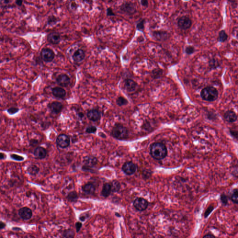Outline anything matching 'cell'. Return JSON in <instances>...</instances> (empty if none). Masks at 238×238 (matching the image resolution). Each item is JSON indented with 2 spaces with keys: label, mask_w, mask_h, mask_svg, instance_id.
Returning <instances> with one entry per match:
<instances>
[{
  "label": "cell",
  "mask_w": 238,
  "mask_h": 238,
  "mask_svg": "<svg viewBox=\"0 0 238 238\" xmlns=\"http://www.w3.org/2000/svg\"><path fill=\"white\" fill-rule=\"evenodd\" d=\"M61 40L60 34L59 33L53 32L49 34L47 36V40L50 43L56 45L60 42Z\"/></svg>",
  "instance_id": "8fae6325"
},
{
  "label": "cell",
  "mask_w": 238,
  "mask_h": 238,
  "mask_svg": "<svg viewBox=\"0 0 238 238\" xmlns=\"http://www.w3.org/2000/svg\"><path fill=\"white\" fill-rule=\"evenodd\" d=\"M56 81L59 85L63 87H66L70 84V79L67 75L61 74L57 77Z\"/></svg>",
  "instance_id": "9c48e42d"
},
{
  "label": "cell",
  "mask_w": 238,
  "mask_h": 238,
  "mask_svg": "<svg viewBox=\"0 0 238 238\" xmlns=\"http://www.w3.org/2000/svg\"><path fill=\"white\" fill-rule=\"evenodd\" d=\"M85 57V53L82 49H78L73 54L72 58L74 61L80 62L82 61Z\"/></svg>",
  "instance_id": "9a60e30c"
},
{
  "label": "cell",
  "mask_w": 238,
  "mask_h": 238,
  "mask_svg": "<svg viewBox=\"0 0 238 238\" xmlns=\"http://www.w3.org/2000/svg\"><path fill=\"white\" fill-rule=\"evenodd\" d=\"M218 91L216 88L211 86L205 87L200 93L201 98L208 102H214L218 97Z\"/></svg>",
  "instance_id": "7a4b0ae2"
},
{
  "label": "cell",
  "mask_w": 238,
  "mask_h": 238,
  "mask_svg": "<svg viewBox=\"0 0 238 238\" xmlns=\"http://www.w3.org/2000/svg\"><path fill=\"white\" fill-rule=\"evenodd\" d=\"M78 115L80 118H82L83 117L84 114L82 113H79Z\"/></svg>",
  "instance_id": "bcb514c9"
},
{
  "label": "cell",
  "mask_w": 238,
  "mask_h": 238,
  "mask_svg": "<svg viewBox=\"0 0 238 238\" xmlns=\"http://www.w3.org/2000/svg\"><path fill=\"white\" fill-rule=\"evenodd\" d=\"M124 83L125 88L129 92H133L136 87L137 83L134 80L127 79L125 80Z\"/></svg>",
  "instance_id": "ffe728a7"
},
{
  "label": "cell",
  "mask_w": 238,
  "mask_h": 238,
  "mask_svg": "<svg viewBox=\"0 0 238 238\" xmlns=\"http://www.w3.org/2000/svg\"><path fill=\"white\" fill-rule=\"evenodd\" d=\"M122 170L128 175H132L135 172L136 167L131 162L125 163L122 167Z\"/></svg>",
  "instance_id": "30bf717a"
},
{
  "label": "cell",
  "mask_w": 238,
  "mask_h": 238,
  "mask_svg": "<svg viewBox=\"0 0 238 238\" xmlns=\"http://www.w3.org/2000/svg\"><path fill=\"white\" fill-rule=\"evenodd\" d=\"M107 14L108 16H113L115 15L112 9L111 8H108L107 10Z\"/></svg>",
  "instance_id": "f35d334b"
},
{
  "label": "cell",
  "mask_w": 238,
  "mask_h": 238,
  "mask_svg": "<svg viewBox=\"0 0 238 238\" xmlns=\"http://www.w3.org/2000/svg\"><path fill=\"white\" fill-rule=\"evenodd\" d=\"M83 162L84 165L82 167V169L85 171H87L97 164V160L94 157L87 156L84 159Z\"/></svg>",
  "instance_id": "8992f818"
},
{
  "label": "cell",
  "mask_w": 238,
  "mask_h": 238,
  "mask_svg": "<svg viewBox=\"0 0 238 238\" xmlns=\"http://www.w3.org/2000/svg\"><path fill=\"white\" fill-rule=\"evenodd\" d=\"M128 132L125 127L121 125H116L113 129L112 134L118 139H124L128 136Z\"/></svg>",
  "instance_id": "3957f363"
},
{
  "label": "cell",
  "mask_w": 238,
  "mask_h": 238,
  "mask_svg": "<svg viewBox=\"0 0 238 238\" xmlns=\"http://www.w3.org/2000/svg\"><path fill=\"white\" fill-rule=\"evenodd\" d=\"M144 24H145V20H143L142 21H140V23L137 25V28L138 29L141 30H143L144 28Z\"/></svg>",
  "instance_id": "d590c367"
},
{
  "label": "cell",
  "mask_w": 238,
  "mask_h": 238,
  "mask_svg": "<svg viewBox=\"0 0 238 238\" xmlns=\"http://www.w3.org/2000/svg\"><path fill=\"white\" fill-rule=\"evenodd\" d=\"M82 190L85 193L87 194H92L94 193L95 188L93 184L88 183L83 186Z\"/></svg>",
  "instance_id": "44dd1931"
},
{
  "label": "cell",
  "mask_w": 238,
  "mask_h": 238,
  "mask_svg": "<svg viewBox=\"0 0 238 238\" xmlns=\"http://www.w3.org/2000/svg\"><path fill=\"white\" fill-rule=\"evenodd\" d=\"M97 131V128L94 126H90L87 128L86 132L88 134H93L95 133Z\"/></svg>",
  "instance_id": "1f68e13d"
},
{
  "label": "cell",
  "mask_w": 238,
  "mask_h": 238,
  "mask_svg": "<svg viewBox=\"0 0 238 238\" xmlns=\"http://www.w3.org/2000/svg\"><path fill=\"white\" fill-rule=\"evenodd\" d=\"M195 50L194 48L192 46H188L186 48L185 52L188 55H191L194 53Z\"/></svg>",
  "instance_id": "836d02e7"
},
{
  "label": "cell",
  "mask_w": 238,
  "mask_h": 238,
  "mask_svg": "<svg viewBox=\"0 0 238 238\" xmlns=\"http://www.w3.org/2000/svg\"><path fill=\"white\" fill-rule=\"evenodd\" d=\"M203 238H215V237L213 235L208 234V235L204 236Z\"/></svg>",
  "instance_id": "7bdbcfd3"
},
{
  "label": "cell",
  "mask_w": 238,
  "mask_h": 238,
  "mask_svg": "<svg viewBox=\"0 0 238 238\" xmlns=\"http://www.w3.org/2000/svg\"><path fill=\"white\" fill-rule=\"evenodd\" d=\"M150 154L154 159L161 160L166 156L167 149L162 143H154L151 145L150 148Z\"/></svg>",
  "instance_id": "6da1fadb"
},
{
  "label": "cell",
  "mask_w": 238,
  "mask_h": 238,
  "mask_svg": "<svg viewBox=\"0 0 238 238\" xmlns=\"http://www.w3.org/2000/svg\"><path fill=\"white\" fill-rule=\"evenodd\" d=\"M228 35L224 30L220 31L219 34L218 40L221 42H224L227 40Z\"/></svg>",
  "instance_id": "d4e9b609"
},
{
  "label": "cell",
  "mask_w": 238,
  "mask_h": 238,
  "mask_svg": "<svg viewBox=\"0 0 238 238\" xmlns=\"http://www.w3.org/2000/svg\"><path fill=\"white\" fill-rule=\"evenodd\" d=\"M47 154L46 149L41 146L36 147L34 151V155L37 159H44L47 156Z\"/></svg>",
  "instance_id": "e0dca14e"
},
{
  "label": "cell",
  "mask_w": 238,
  "mask_h": 238,
  "mask_svg": "<svg viewBox=\"0 0 238 238\" xmlns=\"http://www.w3.org/2000/svg\"><path fill=\"white\" fill-rule=\"evenodd\" d=\"M19 216L23 219L28 220L32 216V211L30 209L27 207H24L20 209L18 212Z\"/></svg>",
  "instance_id": "7c38bea8"
},
{
  "label": "cell",
  "mask_w": 238,
  "mask_h": 238,
  "mask_svg": "<svg viewBox=\"0 0 238 238\" xmlns=\"http://www.w3.org/2000/svg\"><path fill=\"white\" fill-rule=\"evenodd\" d=\"M87 117L91 121L94 122L98 121L101 118V112L98 110L94 109L90 110L87 112Z\"/></svg>",
  "instance_id": "4fadbf2b"
},
{
  "label": "cell",
  "mask_w": 238,
  "mask_h": 238,
  "mask_svg": "<svg viewBox=\"0 0 238 238\" xmlns=\"http://www.w3.org/2000/svg\"><path fill=\"white\" fill-rule=\"evenodd\" d=\"M40 171V169L38 167L34 165H31L29 166L28 168V171L29 173L31 175H36L38 174Z\"/></svg>",
  "instance_id": "603a6c76"
},
{
  "label": "cell",
  "mask_w": 238,
  "mask_h": 238,
  "mask_svg": "<svg viewBox=\"0 0 238 238\" xmlns=\"http://www.w3.org/2000/svg\"><path fill=\"white\" fill-rule=\"evenodd\" d=\"M9 2H10L9 1H4V3H8Z\"/></svg>",
  "instance_id": "c3c4849f"
},
{
  "label": "cell",
  "mask_w": 238,
  "mask_h": 238,
  "mask_svg": "<svg viewBox=\"0 0 238 238\" xmlns=\"http://www.w3.org/2000/svg\"><path fill=\"white\" fill-rule=\"evenodd\" d=\"M75 233L72 230H67L64 231L62 235V238H74Z\"/></svg>",
  "instance_id": "83f0119b"
},
{
  "label": "cell",
  "mask_w": 238,
  "mask_h": 238,
  "mask_svg": "<svg viewBox=\"0 0 238 238\" xmlns=\"http://www.w3.org/2000/svg\"><path fill=\"white\" fill-rule=\"evenodd\" d=\"M148 202L144 198H138L135 199L134 206L138 210L142 211L145 210L148 207Z\"/></svg>",
  "instance_id": "ba28073f"
},
{
  "label": "cell",
  "mask_w": 238,
  "mask_h": 238,
  "mask_svg": "<svg viewBox=\"0 0 238 238\" xmlns=\"http://www.w3.org/2000/svg\"><path fill=\"white\" fill-rule=\"evenodd\" d=\"M49 108L53 114H58L62 110L63 105L60 102H54L49 104Z\"/></svg>",
  "instance_id": "5bb4252c"
},
{
  "label": "cell",
  "mask_w": 238,
  "mask_h": 238,
  "mask_svg": "<svg viewBox=\"0 0 238 238\" xmlns=\"http://www.w3.org/2000/svg\"><path fill=\"white\" fill-rule=\"evenodd\" d=\"M141 5L144 7H146L148 6V2L146 1H141Z\"/></svg>",
  "instance_id": "b9f144b4"
},
{
  "label": "cell",
  "mask_w": 238,
  "mask_h": 238,
  "mask_svg": "<svg viewBox=\"0 0 238 238\" xmlns=\"http://www.w3.org/2000/svg\"><path fill=\"white\" fill-rule=\"evenodd\" d=\"M220 199L221 202L224 205H226L228 203V198L225 194H223L220 196Z\"/></svg>",
  "instance_id": "e575fe53"
},
{
  "label": "cell",
  "mask_w": 238,
  "mask_h": 238,
  "mask_svg": "<svg viewBox=\"0 0 238 238\" xmlns=\"http://www.w3.org/2000/svg\"><path fill=\"white\" fill-rule=\"evenodd\" d=\"M5 226V224H4V223H3V222H1V229H2V228H4Z\"/></svg>",
  "instance_id": "7dc6e473"
},
{
  "label": "cell",
  "mask_w": 238,
  "mask_h": 238,
  "mask_svg": "<svg viewBox=\"0 0 238 238\" xmlns=\"http://www.w3.org/2000/svg\"><path fill=\"white\" fill-rule=\"evenodd\" d=\"M224 118L227 122L233 123L237 119V115L235 112L228 110L224 114Z\"/></svg>",
  "instance_id": "ac0fdd59"
},
{
  "label": "cell",
  "mask_w": 238,
  "mask_h": 238,
  "mask_svg": "<svg viewBox=\"0 0 238 238\" xmlns=\"http://www.w3.org/2000/svg\"><path fill=\"white\" fill-rule=\"evenodd\" d=\"M19 111V109L18 108H16V107H12V108H9L7 110L8 113L11 114V115L17 113Z\"/></svg>",
  "instance_id": "d6a6232c"
},
{
  "label": "cell",
  "mask_w": 238,
  "mask_h": 238,
  "mask_svg": "<svg viewBox=\"0 0 238 238\" xmlns=\"http://www.w3.org/2000/svg\"><path fill=\"white\" fill-rule=\"evenodd\" d=\"M57 145L62 148H65L70 145V140L69 137L65 134H61L57 137Z\"/></svg>",
  "instance_id": "5b68a950"
},
{
  "label": "cell",
  "mask_w": 238,
  "mask_h": 238,
  "mask_svg": "<svg viewBox=\"0 0 238 238\" xmlns=\"http://www.w3.org/2000/svg\"><path fill=\"white\" fill-rule=\"evenodd\" d=\"M112 191L111 185L109 183H105L103 186V189L102 191V194L103 196L107 197L110 194Z\"/></svg>",
  "instance_id": "7402d4cb"
},
{
  "label": "cell",
  "mask_w": 238,
  "mask_h": 238,
  "mask_svg": "<svg viewBox=\"0 0 238 238\" xmlns=\"http://www.w3.org/2000/svg\"><path fill=\"white\" fill-rule=\"evenodd\" d=\"M82 226V224L80 222H77L76 224V228H77V232H79L81 227Z\"/></svg>",
  "instance_id": "ab89813d"
},
{
  "label": "cell",
  "mask_w": 238,
  "mask_h": 238,
  "mask_svg": "<svg viewBox=\"0 0 238 238\" xmlns=\"http://www.w3.org/2000/svg\"><path fill=\"white\" fill-rule=\"evenodd\" d=\"M6 158V155L4 154V153H1V156H0V158H1V160H3V159H5Z\"/></svg>",
  "instance_id": "ee69618b"
},
{
  "label": "cell",
  "mask_w": 238,
  "mask_h": 238,
  "mask_svg": "<svg viewBox=\"0 0 238 238\" xmlns=\"http://www.w3.org/2000/svg\"><path fill=\"white\" fill-rule=\"evenodd\" d=\"M230 134L232 135V136L234 137L235 138L238 139V131L235 130H231L230 131Z\"/></svg>",
  "instance_id": "74e56055"
},
{
  "label": "cell",
  "mask_w": 238,
  "mask_h": 238,
  "mask_svg": "<svg viewBox=\"0 0 238 238\" xmlns=\"http://www.w3.org/2000/svg\"><path fill=\"white\" fill-rule=\"evenodd\" d=\"M230 198L233 202L238 204V189H235L233 191Z\"/></svg>",
  "instance_id": "4316f807"
},
{
  "label": "cell",
  "mask_w": 238,
  "mask_h": 238,
  "mask_svg": "<svg viewBox=\"0 0 238 238\" xmlns=\"http://www.w3.org/2000/svg\"><path fill=\"white\" fill-rule=\"evenodd\" d=\"M111 186L113 191L115 192L118 191L119 189V187H120L119 182L117 181H114V182H113Z\"/></svg>",
  "instance_id": "f546056e"
},
{
  "label": "cell",
  "mask_w": 238,
  "mask_h": 238,
  "mask_svg": "<svg viewBox=\"0 0 238 238\" xmlns=\"http://www.w3.org/2000/svg\"><path fill=\"white\" fill-rule=\"evenodd\" d=\"M15 3H16L17 5L19 6H21L22 5V3H23V1H20V0H19V1H15Z\"/></svg>",
  "instance_id": "f6af8a7d"
},
{
  "label": "cell",
  "mask_w": 238,
  "mask_h": 238,
  "mask_svg": "<svg viewBox=\"0 0 238 238\" xmlns=\"http://www.w3.org/2000/svg\"><path fill=\"white\" fill-rule=\"evenodd\" d=\"M10 157L11 159L16 161H23L24 160V157L16 155V154H11L10 155Z\"/></svg>",
  "instance_id": "4dcf8cb0"
},
{
  "label": "cell",
  "mask_w": 238,
  "mask_h": 238,
  "mask_svg": "<svg viewBox=\"0 0 238 238\" xmlns=\"http://www.w3.org/2000/svg\"><path fill=\"white\" fill-rule=\"evenodd\" d=\"M116 103L118 105L121 106L127 104H128V101L124 97H119L117 99Z\"/></svg>",
  "instance_id": "f1b7e54d"
},
{
  "label": "cell",
  "mask_w": 238,
  "mask_h": 238,
  "mask_svg": "<svg viewBox=\"0 0 238 238\" xmlns=\"http://www.w3.org/2000/svg\"><path fill=\"white\" fill-rule=\"evenodd\" d=\"M214 208L213 207H212V206H210L209 207V208H208V209H207V210H206V212H205V217L207 218L208 217V216L211 213V212L213 211V210H214Z\"/></svg>",
  "instance_id": "8d00e7d4"
},
{
  "label": "cell",
  "mask_w": 238,
  "mask_h": 238,
  "mask_svg": "<svg viewBox=\"0 0 238 238\" xmlns=\"http://www.w3.org/2000/svg\"><path fill=\"white\" fill-rule=\"evenodd\" d=\"M40 56L43 61L46 62H51L55 58V54L50 48H43L40 52Z\"/></svg>",
  "instance_id": "277c9868"
},
{
  "label": "cell",
  "mask_w": 238,
  "mask_h": 238,
  "mask_svg": "<svg viewBox=\"0 0 238 238\" xmlns=\"http://www.w3.org/2000/svg\"><path fill=\"white\" fill-rule=\"evenodd\" d=\"M192 22L189 17L183 16L179 19L178 21V25L180 29L183 30H187L191 27Z\"/></svg>",
  "instance_id": "52a82bcc"
},
{
  "label": "cell",
  "mask_w": 238,
  "mask_h": 238,
  "mask_svg": "<svg viewBox=\"0 0 238 238\" xmlns=\"http://www.w3.org/2000/svg\"><path fill=\"white\" fill-rule=\"evenodd\" d=\"M52 92L55 97L59 99H63L66 95V91L65 89L58 87L52 88Z\"/></svg>",
  "instance_id": "2e32d148"
},
{
  "label": "cell",
  "mask_w": 238,
  "mask_h": 238,
  "mask_svg": "<svg viewBox=\"0 0 238 238\" xmlns=\"http://www.w3.org/2000/svg\"><path fill=\"white\" fill-rule=\"evenodd\" d=\"M38 144V141L36 140H32L30 141V145H35Z\"/></svg>",
  "instance_id": "60d3db41"
},
{
  "label": "cell",
  "mask_w": 238,
  "mask_h": 238,
  "mask_svg": "<svg viewBox=\"0 0 238 238\" xmlns=\"http://www.w3.org/2000/svg\"><path fill=\"white\" fill-rule=\"evenodd\" d=\"M132 3H126L122 5L120 9L125 13L129 14H133L135 13L136 9L135 6Z\"/></svg>",
  "instance_id": "d6986e66"
},
{
  "label": "cell",
  "mask_w": 238,
  "mask_h": 238,
  "mask_svg": "<svg viewBox=\"0 0 238 238\" xmlns=\"http://www.w3.org/2000/svg\"><path fill=\"white\" fill-rule=\"evenodd\" d=\"M78 198V195L76 191H72L69 193L67 196V198L70 201H76Z\"/></svg>",
  "instance_id": "484cf974"
},
{
  "label": "cell",
  "mask_w": 238,
  "mask_h": 238,
  "mask_svg": "<svg viewBox=\"0 0 238 238\" xmlns=\"http://www.w3.org/2000/svg\"><path fill=\"white\" fill-rule=\"evenodd\" d=\"M167 34L166 32H157L154 33V36L156 38L159 40H163V39H166L167 38Z\"/></svg>",
  "instance_id": "cb8c5ba5"
}]
</instances>
